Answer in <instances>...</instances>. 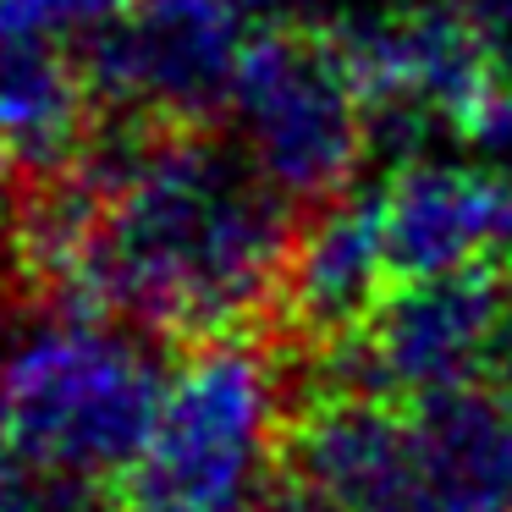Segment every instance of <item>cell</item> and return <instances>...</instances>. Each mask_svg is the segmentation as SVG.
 I'll use <instances>...</instances> for the list:
<instances>
[{
	"mask_svg": "<svg viewBox=\"0 0 512 512\" xmlns=\"http://www.w3.org/2000/svg\"><path fill=\"white\" fill-rule=\"evenodd\" d=\"M303 215L215 127H160L50 298L100 309L160 342H232L276 320Z\"/></svg>",
	"mask_w": 512,
	"mask_h": 512,
	"instance_id": "cell-1",
	"label": "cell"
},
{
	"mask_svg": "<svg viewBox=\"0 0 512 512\" xmlns=\"http://www.w3.org/2000/svg\"><path fill=\"white\" fill-rule=\"evenodd\" d=\"M166 386L160 336L28 287L0 292V441L23 463L116 485Z\"/></svg>",
	"mask_w": 512,
	"mask_h": 512,
	"instance_id": "cell-2",
	"label": "cell"
},
{
	"mask_svg": "<svg viewBox=\"0 0 512 512\" xmlns=\"http://www.w3.org/2000/svg\"><path fill=\"white\" fill-rule=\"evenodd\" d=\"M287 402L276 364L232 336L204 342L171 375L138 463L116 479L127 512H259L281 452Z\"/></svg>",
	"mask_w": 512,
	"mask_h": 512,
	"instance_id": "cell-3",
	"label": "cell"
},
{
	"mask_svg": "<svg viewBox=\"0 0 512 512\" xmlns=\"http://www.w3.org/2000/svg\"><path fill=\"white\" fill-rule=\"evenodd\" d=\"M226 122L237 127L254 171L298 215L353 193L369 160L364 89L320 23L254 28Z\"/></svg>",
	"mask_w": 512,
	"mask_h": 512,
	"instance_id": "cell-4",
	"label": "cell"
},
{
	"mask_svg": "<svg viewBox=\"0 0 512 512\" xmlns=\"http://www.w3.org/2000/svg\"><path fill=\"white\" fill-rule=\"evenodd\" d=\"M512 309V276L501 259L452 276L391 281L358 331L309 347L314 397H424L446 386H479L501 314Z\"/></svg>",
	"mask_w": 512,
	"mask_h": 512,
	"instance_id": "cell-5",
	"label": "cell"
},
{
	"mask_svg": "<svg viewBox=\"0 0 512 512\" xmlns=\"http://www.w3.org/2000/svg\"><path fill=\"white\" fill-rule=\"evenodd\" d=\"M248 39V17L232 0H127L78 45V61L100 111L221 127Z\"/></svg>",
	"mask_w": 512,
	"mask_h": 512,
	"instance_id": "cell-6",
	"label": "cell"
},
{
	"mask_svg": "<svg viewBox=\"0 0 512 512\" xmlns=\"http://www.w3.org/2000/svg\"><path fill=\"white\" fill-rule=\"evenodd\" d=\"M391 281L452 276L501 259L512 232V182L463 160H413L380 182Z\"/></svg>",
	"mask_w": 512,
	"mask_h": 512,
	"instance_id": "cell-7",
	"label": "cell"
},
{
	"mask_svg": "<svg viewBox=\"0 0 512 512\" xmlns=\"http://www.w3.org/2000/svg\"><path fill=\"white\" fill-rule=\"evenodd\" d=\"M386 287H391V265H386V226H380V188L342 193L325 210L303 215L276 325L303 347L336 342L375 314Z\"/></svg>",
	"mask_w": 512,
	"mask_h": 512,
	"instance_id": "cell-8",
	"label": "cell"
},
{
	"mask_svg": "<svg viewBox=\"0 0 512 512\" xmlns=\"http://www.w3.org/2000/svg\"><path fill=\"white\" fill-rule=\"evenodd\" d=\"M94 122H100V100L78 50L50 39H0V127L12 144L17 177L72 166Z\"/></svg>",
	"mask_w": 512,
	"mask_h": 512,
	"instance_id": "cell-9",
	"label": "cell"
},
{
	"mask_svg": "<svg viewBox=\"0 0 512 512\" xmlns=\"http://www.w3.org/2000/svg\"><path fill=\"white\" fill-rule=\"evenodd\" d=\"M127 0H0V39H50L78 50Z\"/></svg>",
	"mask_w": 512,
	"mask_h": 512,
	"instance_id": "cell-10",
	"label": "cell"
},
{
	"mask_svg": "<svg viewBox=\"0 0 512 512\" xmlns=\"http://www.w3.org/2000/svg\"><path fill=\"white\" fill-rule=\"evenodd\" d=\"M463 144L474 149L479 166L501 171L512 182V78H496L474 100V111L463 122Z\"/></svg>",
	"mask_w": 512,
	"mask_h": 512,
	"instance_id": "cell-11",
	"label": "cell"
},
{
	"mask_svg": "<svg viewBox=\"0 0 512 512\" xmlns=\"http://www.w3.org/2000/svg\"><path fill=\"white\" fill-rule=\"evenodd\" d=\"M468 28L479 34L496 78H512V0H457Z\"/></svg>",
	"mask_w": 512,
	"mask_h": 512,
	"instance_id": "cell-12",
	"label": "cell"
},
{
	"mask_svg": "<svg viewBox=\"0 0 512 512\" xmlns=\"http://www.w3.org/2000/svg\"><path fill=\"white\" fill-rule=\"evenodd\" d=\"M479 386L496 391V402L512 413V309L501 314L496 336H490V353H485V375H479Z\"/></svg>",
	"mask_w": 512,
	"mask_h": 512,
	"instance_id": "cell-13",
	"label": "cell"
},
{
	"mask_svg": "<svg viewBox=\"0 0 512 512\" xmlns=\"http://www.w3.org/2000/svg\"><path fill=\"white\" fill-rule=\"evenodd\" d=\"M259 512H331V507H325V501L314 496V490H303L298 479L281 474V479H276V490H270V496L259 501Z\"/></svg>",
	"mask_w": 512,
	"mask_h": 512,
	"instance_id": "cell-14",
	"label": "cell"
},
{
	"mask_svg": "<svg viewBox=\"0 0 512 512\" xmlns=\"http://www.w3.org/2000/svg\"><path fill=\"white\" fill-rule=\"evenodd\" d=\"M17 177V166H12V144H6V127H0V188Z\"/></svg>",
	"mask_w": 512,
	"mask_h": 512,
	"instance_id": "cell-15",
	"label": "cell"
}]
</instances>
